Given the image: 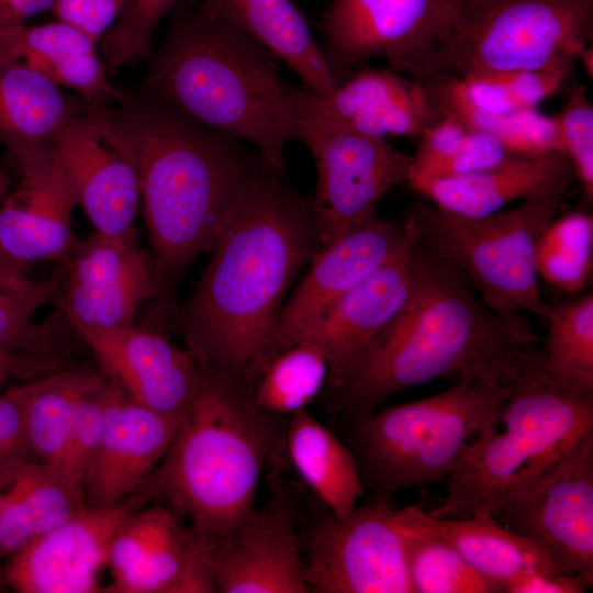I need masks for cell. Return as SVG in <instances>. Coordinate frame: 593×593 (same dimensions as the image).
Instances as JSON below:
<instances>
[{"label": "cell", "instance_id": "cell-1", "mask_svg": "<svg viewBox=\"0 0 593 593\" xmlns=\"http://www.w3.org/2000/svg\"><path fill=\"white\" fill-rule=\"evenodd\" d=\"M261 160L231 205L179 315L201 369L251 391L271 356L286 295L318 250L310 200Z\"/></svg>", "mask_w": 593, "mask_h": 593}, {"label": "cell", "instance_id": "cell-2", "mask_svg": "<svg viewBox=\"0 0 593 593\" xmlns=\"http://www.w3.org/2000/svg\"><path fill=\"white\" fill-rule=\"evenodd\" d=\"M463 275L418 243L412 294L370 343L335 392L348 418L371 413L398 392L443 379L510 387L541 360L523 313L500 314Z\"/></svg>", "mask_w": 593, "mask_h": 593}, {"label": "cell", "instance_id": "cell-3", "mask_svg": "<svg viewBox=\"0 0 593 593\" xmlns=\"http://www.w3.org/2000/svg\"><path fill=\"white\" fill-rule=\"evenodd\" d=\"M109 111L136 169L152 255L170 279L211 250L231 205L264 159L148 93L125 96Z\"/></svg>", "mask_w": 593, "mask_h": 593}, {"label": "cell", "instance_id": "cell-4", "mask_svg": "<svg viewBox=\"0 0 593 593\" xmlns=\"http://www.w3.org/2000/svg\"><path fill=\"white\" fill-rule=\"evenodd\" d=\"M278 58L233 24L195 9H178L152 57L147 93L202 127L251 144L284 170L291 138L292 91Z\"/></svg>", "mask_w": 593, "mask_h": 593}, {"label": "cell", "instance_id": "cell-5", "mask_svg": "<svg viewBox=\"0 0 593 593\" xmlns=\"http://www.w3.org/2000/svg\"><path fill=\"white\" fill-rule=\"evenodd\" d=\"M279 417L261 410L247 388L205 372L160 467L141 490L188 519L208 547L217 542L255 508L264 470L286 448Z\"/></svg>", "mask_w": 593, "mask_h": 593}, {"label": "cell", "instance_id": "cell-6", "mask_svg": "<svg viewBox=\"0 0 593 593\" xmlns=\"http://www.w3.org/2000/svg\"><path fill=\"white\" fill-rule=\"evenodd\" d=\"M512 385L499 419L469 441L446 478L435 517H468L489 512L497 500L545 470L593 430V395L561 384L541 366Z\"/></svg>", "mask_w": 593, "mask_h": 593}, {"label": "cell", "instance_id": "cell-7", "mask_svg": "<svg viewBox=\"0 0 593 593\" xmlns=\"http://www.w3.org/2000/svg\"><path fill=\"white\" fill-rule=\"evenodd\" d=\"M511 385L457 379L434 395L349 418L347 446L366 490L392 495L446 480L465 446L495 425Z\"/></svg>", "mask_w": 593, "mask_h": 593}, {"label": "cell", "instance_id": "cell-8", "mask_svg": "<svg viewBox=\"0 0 593 593\" xmlns=\"http://www.w3.org/2000/svg\"><path fill=\"white\" fill-rule=\"evenodd\" d=\"M575 180L568 170L517 206L481 217L451 214L422 200L406 214L418 243L457 268L489 309L544 320L548 304L539 290L536 244Z\"/></svg>", "mask_w": 593, "mask_h": 593}, {"label": "cell", "instance_id": "cell-9", "mask_svg": "<svg viewBox=\"0 0 593 593\" xmlns=\"http://www.w3.org/2000/svg\"><path fill=\"white\" fill-rule=\"evenodd\" d=\"M593 0H449L447 26L409 68L414 79L534 69L592 43Z\"/></svg>", "mask_w": 593, "mask_h": 593}, {"label": "cell", "instance_id": "cell-10", "mask_svg": "<svg viewBox=\"0 0 593 593\" xmlns=\"http://www.w3.org/2000/svg\"><path fill=\"white\" fill-rule=\"evenodd\" d=\"M291 138L307 147L317 170L310 212L318 249L376 215L387 192L407 182L412 156L324 120L296 99L294 89Z\"/></svg>", "mask_w": 593, "mask_h": 593}, {"label": "cell", "instance_id": "cell-11", "mask_svg": "<svg viewBox=\"0 0 593 593\" xmlns=\"http://www.w3.org/2000/svg\"><path fill=\"white\" fill-rule=\"evenodd\" d=\"M492 515L566 572L593 578V430L539 474L501 496Z\"/></svg>", "mask_w": 593, "mask_h": 593}, {"label": "cell", "instance_id": "cell-12", "mask_svg": "<svg viewBox=\"0 0 593 593\" xmlns=\"http://www.w3.org/2000/svg\"><path fill=\"white\" fill-rule=\"evenodd\" d=\"M391 494L373 491L346 516L329 513L316 527L304 562L309 592L413 593L407 536Z\"/></svg>", "mask_w": 593, "mask_h": 593}, {"label": "cell", "instance_id": "cell-13", "mask_svg": "<svg viewBox=\"0 0 593 593\" xmlns=\"http://www.w3.org/2000/svg\"><path fill=\"white\" fill-rule=\"evenodd\" d=\"M53 148L94 232L136 240L137 174L109 109L88 102Z\"/></svg>", "mask_w": 593, "mask_h": 593}, {"label": "cell", "instance_id": "cell-14", "mask_svg": "<svg viewBox=\"0 0 593 593\" xmlns=\"http://www.w3.org/2000/svg\"><path fill=\"white\" fill-rule=\"evenodd\" d=\"M448 16L449 0H333L321 52L337 81L353 66L380 57L407 71L441 36Z\"/></svg>", "mask_w": 593, "mask_h": 593}, {"label": "cell", "instance_id": "cell-15", "mask_svg": "<svg viewBox=\"0 0 593 593\" xmlns=\"http://www.w3.org/2000/svg\"><path fill=\"white\" fill-rule=\"evenodd\" d=\"M64 269L58 307L70 326L107 329L133 325L139 307L165 282L157 260L136 240L96 232L77 240Z\"/></svg>", "mask_w": 593, "mask_h": 593}, {"label": "cell", "instance_id": "cell-16", "mask_svg": "<svg viewBox=\"0 0 593 593\" xmlns=\"http://www.w3.org/2000/svg\"><path fill=\"white\" fill-rule=\"evenodd\" d=\"M146 503L136 490L113 506H85L11 555L3 570L4 581L19 593L103 592L99 577L108 567L113 537Z\"/></svg>", "mask_w": 593, "mask_h": 593}, {"label": "cell", "instance_id": "cell-17", "mask_svg": "<svg viewBox=\"0 0 593 593\" xmlns=\"http://www.w3.org/2000/svg\"><path fill=\"white\" fill-rule=\"evenodd\" d=\"M403 221L405 236L392 257L338 298L294 340H307L322 350L334 392L412 294L417 230L406 213Z\"/></svg>", "mask_w": 593, "mask_h": 593}, {"label": "cell", "instance_id": "cell-18", "mask_svg": "<svg viewBox=\"0 0 593 593\" xmlns=\"http://www.w3.org/2000/svg\"><path fill=\"white\" fill-rule=\"evenodd\" d=\"M19 179L0 203V250L21 265L65 264L77 243V200L53 146L8 150Z\"/></svg>", "mask_w": 593, "mask_h": 593}, {"label": "cell", "instance_id": "cell-19", "mask_svg": "<svg viewBox=\"0 0 593 593\" xmlns=\"http://www.w3.org/2000/svg\"><path fill=\"white\" fill-rule=\"evenodd\" d=\"M71 328L130 399L161 415L180 419L204 382L192 356L158 332L134 324Z\"/></svg>", "mask_w": 593, "mask_h": 593}, {"label": "cell", "instance_id": "cell-20", "mask_svg": "<svg viewBox=\"0 0 593 593\" xmlns=\"http://www.w3.org/2000/svg\"><path fill=\"white\" fill-rule=\"evenodd\" d=\"M208 563L216 592H309L294 516L279 485L266 506L208 547Z\"/></svg>", "mask_w": 593, "mask_h": 593}, {"label": "cell", "instance_id": "cell-21", "mask_svg": "<svg viewBox=\"0 0 593 593\" xmlns=\"http://www.w3.org/2000/svg\"><path fill=\"white\" fill-rule=\"evenodd\" d=\"M404 236V221L376 214L322 246L282 305L270 358L292 345L331 304L387 262Z\"/></svg>", "mask_w": 593, "mask_h": 593}, {"label": "cell", "instance_id": "cell-22", "mask_svg": "<svg viewBox=\"0 0 593 593\" xmlns=\"http://www.w3.org/2000/svg\"><path fill=\"white\" fill-rule=\"evenodd\" d=\"M179 421L136 403L112 381L104 432L83 483L86 505L109 507L134 493L167 452Z\"/></svg>", "mask_w": 593, "mask_h": 593}, {"label": "cell", "instance_id": "cell-23", "mask_svg": "<svg viewBox=\"0 0 593 593\" xmlns=\"http://www.w3.org/2000/svg\"><path fill=\"white\" fill-rule=\"evenodd\" d=\"M294 94L324 120L380 139L421 136L441 119L419 81L390 69H361L323 96L304 87Z\"/></svg>", "mask_w": 593, "mask_h": 593}, {"label": "cell", "instance_id": "cell-24", "mask_svg": "<svg viewBox=\"0 0 593 593\" xmlns=\"http://www.w3.org/2000/svg\"><path fill=\"white\" fill-rule=\"evenodd\" d=\"M407 535L434 538L451 546L475 571L504 593L511 581L529 573H568L541 548L483 512L468 517H435L418 505L395 510Z\"/></svg>", "mask_w": 593, "mask_h": 593}, {"label": "cell", "instance_id": "cell-25", "mask_svg": "<svg viewBox=\"0 0 593 593\" xmlns=\"http://www.w3.org/2000/svg\"><path fill=\"white\" fill-rule=\"evenodd\" d=\"M0 60L26 66L92 104L125 97L111 83L98 45L57 20L0 29Z\"/></svg>", "mask_w": 593, "mask_h": 593}, {"label": "cell", "instance_id": "cell-26", "mask_svg": "<svg viewBox=\"0 0 593 593\" xmlns=\"http://www.w3.org/2000/svg\"><path fill=\"white\" fill-rule=\"evenodd\" d=\"M85 506L83 491L53 465L29 460L0 469V555L10 557Z\"/></svg>", "mask_w": 593, "mask_h": 593}, {"label": "cell", "instance_id": "cell-27", "mask_svg": "<svg viewBox=\"0 0 593 593\" xmlns=\"http://www.w3.org/2000/svg\"><path fill=\"white\" fill-rule=\"evenodd\" d=\"M199 8L262 44L301 79L309 91L323 96L338 83L306 20L292 0H202Z\"/></svg>", "mask_w": 593, "mask_h": 593}, {"label": "cell", "instance_id": "cell-28", "mask_svg": "<svg viewBox=\"0 0 593 593\" xmlns=\"http://www.w3.org/2000/svg\"><path fill=\"white\" fill-rule=\"evenodd\" d=\"M573 169L560 152L536 156L515 155L507 160L470 174L428 182L417 193L441 211L481 217L524 200L562 174Z\"/></svg>", "mask_w": 593, "mask_h": 593}, {"label": "cell", "instance_id": "cell-29", "mask_svg": "<svg viewBox=\"0 0 593 593\" xmlns=\"http://www.w3.org/2000/svg\"><path fill=\"white\" fill-rule=\"evenodd\" d=\"M87 103L26 66L0 60V143L7 150L53 146Z\"/></svg>", "mask_w": 593, "mask_h": 593}, {"label": "cell", "instance_id": "cell-30", "mask_svg": "<svg viewBox=\"0 0 593 593\" xmlns=\"http://www.w3.org/2000/svg\"><path fill=\"white\" fill-rule=\"evenodd\" d=\"M112 579L104 592H216L205 542L171 510L137 562Z\"/></svg>", "mask_w": 593, "mask_h": 593}, {"label": "cell", "instance_id": "cell-31", "mask_svg": "<svg viewBox=\"0 0 593 593\" xmlns=\"http://www.w3.org/2000/svg\"><path fill=\"white\" fill-rule=\"evenodd\" d=\"M286 448L293 467L337 517L349 514L366 488L349 447L306 410L290 416Z\"/></svg>", "mask_w": 593, "mask_h": 593}, {"label": "cell", "instance_id": "cell-32", "mask_svg": "<svg viewBox=\"0 0 593 593\" xmlns=\"http://www.w3.org/2000/svg\"><path fill=\"white\" fill-rule=\"evenodd\" d=\"M415 80L423 85L428 100L441 118L488 133L516 155L562 153L553 118L537 109L512 114L490 113L467 98L457 75L435 72Z\"/></svg>", "mask_w": 593, "mask_h": 593}, {"label": "cell", "instance_id": "cell-33", "mask_svg": "<svg viewBox=\"0 0 593 593\" xmlns=\"http://www.w3.org/2000/svg\"><path fill=\"white\" fill-rule=\"evenodd\" d=\"M515 155L499 138L441 118L421 134L407 183L418 192L434 180L489 168Z\"/></svg>", "mask_w": 593, "mask_h": 593}, {"label": "cell", "instance_id": "cell-34", "mask_svg": "<svg viewBox=\"0 0 593 593\" xmlns=\"http://www.w3.org/2000/svg\"><path fill=\"white\" fill-rule=\"evenodd\" d=\"M99 377L82 369L56 370L19 385L30 445L40 461L61 468L76 403Z\"/></svg>", "mask_w": 593, "mask_h": 593}, {"label": "cell", "instance_id": "cell-35", "mask_svg": "<svg viewBox=\"0 0 593 593\" xmlns=\"http://www.w3.org/2000/svg\"><path fill=\"white\" fill-rule=\"evenodd\" d=\"M64 267L43 281L0 284V349L60 365L66 349L59 340L57 321L37 323V310L59 295Z\"/></svg>", "mask_w": 593, "mask_h": 593}, {"label": "cell", "instance_id": "cell-36", "mask_svg": "<svg viewBox=\"0 0 593 593\" xmlns=\"http://www.w3.org/2000/svg\"><path fill=\"white\" fill-rule=\"evenodd\" d=\"M541 368L551 378L593 395V294L548 304Z\"/></svg>", "mask_w": 593, "mask_h": 593}, {"label": "cell", "instance_id": "cell-37", "mask_svg": "<svg viewBox=\"0 0 593 593\" xmlns=\"http://www.w3.org/2000/svg\"><path fill=\"white\" fill-rule=\"evenodd\" d=\"M327 378L328 365L322 350L307 340H299L270 358L251 395L261 410L277 416H291L305 410Z\"/></svg>", "mask_w": 593, "mask_h": 593}, {"label": "cell", "instance_id": "cell-38", "mask_svg": "<svg viewBox=\"0 0 593 593\" xmlns=\"http://www.w3.org/2000/svg\"><path fill=\"white\" fill-rule=\"evenodd\" d=\"M577 57H567L545 67L459 77L467 98L478 108L495 114L537 109L572 75Z\"/></svg>", "mask_w": 593, "mask_h": 593}, {"label": "cell", "instance_id": "cell-39", "mask_svg": "<svg viewBox=\"0 0 593 593\" xmlns=\"http://www.w3.org/2000/svg\"><path fill=\"white\" fill-rule=\"evenodd\" d=\"M538 277L569 293L578 294L589 283L593 266V216L573 211L553 219L536 244Z\"/></svg>", "mask_w": 593, "mask_h": 593}, {"label": "cell", "instance_id": "cell-40", "mask_svg": "<svg viewBox=\"0 0 593 593\" xmlns=\"http://www.w3.org/2000/svg\"><path fill=\"white\" fill-rule=\"evenodd\" d=\"M407 572L413 593H502L451 546L407 535Z\"/></svg>", "mask_w": 593, "mask_h": 593}, {"label": "cell", "instance_id": "cell-41", "mask_svg": "<svg viewBox=\"0 0 593 593\" xmlns=\"http://www.w3.org/2000/svg\"><path fill=\"white\" fill-rule=\"evenodd\" d=\"M178 0H128L122 14L98 47L108 70L132 66L152 54L153 35Z\"/></svg>", "mask_w": 593, "mask_h": 593}, {"label": "cell", "instance_id": "cell-42", "mask_svg": "<svg viewBox=\"0 0 593 593\" xmlns=\"http://www.w3.org/2000/svg\"><path fill=\"white\" fill-rule=\"evenodd\" d=\"M112 381L99 377L78 399L60 470L83 491L89 467L100 445Z\"/></svg>", "mask_w": 593, "mask_h": 593}, {"label": "cell", "instance_id": "cell-43", "mask_svg": "<svg viewBox=\"0 0 593 593\" xmlns=\"http://www.w3.org/2000/svg\"><path fill=\"white\" fill-rule=\"evenodd\" d=\"M561 152L569 158L588 202L593 200V105L583 86L572 88L552 116Z\"/></svg>", "mask_w": 593, "mask_h": 593}, {"label": "cell", "instance_id": "cell-44", "mask_svg": "<svg viewBox=\"0 0 593 593\" xmlns=\"http://www.w3.org/2000/svg\"><path fill=\"white\" fill-rule=\"evenodd\" d=\"M128 0H56L51 12L99 45L115 24Z\"/></svg>", "mask_w": 593, "mask_h": 593}, {"label": "cell", "instance_id": "cell-45", "mask_svg": "<svg viewBox=\"0 0 593 593\" xmlns=\"http://www.w3.org/2000/svg\"><path fill=\"white\" fill-rule=\"evenodd\" d=\"M34 457L21 390L19 385L12 387L0 395V469Z\"/></svg>", "mask_w": 593, "mask_h": 593}, {"label": "cell", "instance_id": "cell-46", "mask_svg": "<svg viewBox=\"0 0 593 593\" xmlns=\"http://www.w3.org/2000/svg\"><path fill=\"white\" fill-rule=\"evenodd\" d=\"M593 578L583 573H529L505 585L504 593H583Z\"/></svg>", "mask_w": 593, "mask_h": 593}, {"label": "cell", "instance_id": "cell-47", "mask_svg": "<svg viewBox=\"0 0 593 593\" xmlns=\"http://www.w3.org/2000/svg\"><path fill=\"white\" fill-rule=\"evenodd\" d=\"M56 0H0V29L26 24L34 16L51 11Z\"/></svg>", "mask_w": 593, "mask_h": 593}, {"label": "cell", "instance_id": "cell-48", "mask_svg": "<svg viewBox=\"0 0 593 593\" xmlns=\"http://www.w3.org/2000/svg\"><path fill=\"white\" fill-rule=\"evenodd\" d=\"M55 370L56 368L48 362L0 349V389L10 377L33 376Z\"/></svg>", "mask_w": 593, "mask_h": 593}, {"label": "cell", "instance_id": "cell-49", "mask_svg": "<svg viewBox=\"0 0 593 593\" xmlns=\"http://www.w3.org/2000/svg\"><path fill=\"white\" fill-rule=\"evenodd\" d=\"M24 267V265L0 255V284L18 286L27 282L30 279L23 273Z\"/></svg>", "mask_w": 593, "mask_h": 593}, {"label": "cell", "instance_id": "cell-50", "mask_svg": "<svg viewBox=\"0 0 593 593\" xmlns=\"http://www.w3.org/2000/svg\"><path fill=\"white\" fill-rule=\"evenodd\" d=\"M577 59L583 66L586 75L592 79L593 77V48L592 43L581 47L577 53Z\"/></svg>", "mask_w": 593, "mask_h": 593}, {"label": "cell", "instance_id": "cell-51", "mask_svg": "<svg viewBox=\"0 0 593 593\" xmlns=\"http://www.w3.org/2000/svg\"><path fill=\"white\" fill-rule=\"evenodd\" d=\"M12 188V182L10 177L0 168V203L9 193Z\"/></svg>", "mask_w": 593, "mask_h": 593}, {"label": "cell", "instance_id": "cell-52", "mask_svg": "<svg viewBox=\"0 0 593 593\" xmlns=\"http://www.w3.org/2000/svg\"><path fill=\"white\" fill-rule=\"evenodd\" d=\"M3 578V571L0 569V578Z\"/></svg>", "mask_w": 593, "mask_h": 593}, {"label": "cell", "instance_id": "cell-53", "mask_svg": "<svg viewBox=\"0 0 593 593\" xmlns=\"http://www.w3.org/2000/svg\"><path fill=\"white\" fill-rule=\"evenodd\" d=\"M0 255H1V256H5L1 250H0ZM5 257H7V256H5Z\"/></svg>", "mask_w": 593, "mask_h": 593}]
</instances>
